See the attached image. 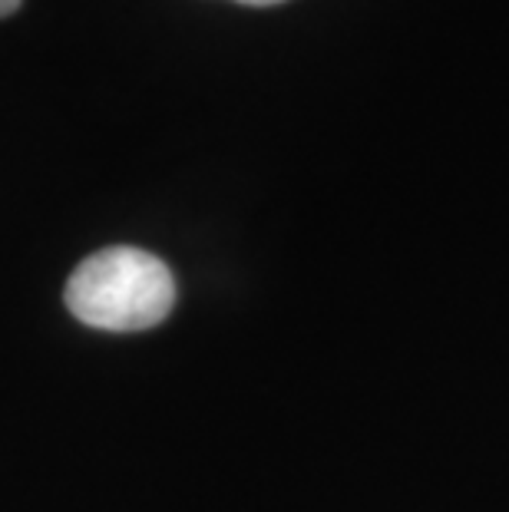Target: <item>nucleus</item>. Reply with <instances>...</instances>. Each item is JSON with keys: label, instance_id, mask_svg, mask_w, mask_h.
Segmentation results:
<instances>
[{"label": "nucleus", "instance_id": "nucleus-3", "mask_svg": "<svg viewBox=\"0 0 509 512\" xmlns=\"http://www.w3.org/2000/svg\"><path fill=\"white\" fill-rule=\"evenodd\" d=\"M242 4H255V7H268V4H281V0H242Z\"/></svg>", "mask_w": 509, "mask_h": 512}, {"label": "nucleus", "instance_id": "nucleus-1", "mask_svg": "<svg viewBox=\"0 0 509 512\" xmlns=\"http://www.w3.org/2000/svg\"><path fill=\"white\" fill-rule=\"evenodd\" d=\"M63 301L73 318L96 331H149L169 318L176 281L156 255L113 245L73 268Z\"/></svg>", "mask_w": 509, "mask_h": 512}, {"label": "nucleus", "instance_id": "nucleus-2", "mask_svg": "<svg viewBox=\"0 0 509 512\" xmlns=\"http://www.w3.org/2000/svg\"><path fill=\"white\" fill-rule=\"evenodd\" d=\"M20 7V0H0V17H10Z\"/></svg>", "mask_w": 509, "mask_h": 512}]
</instances>
